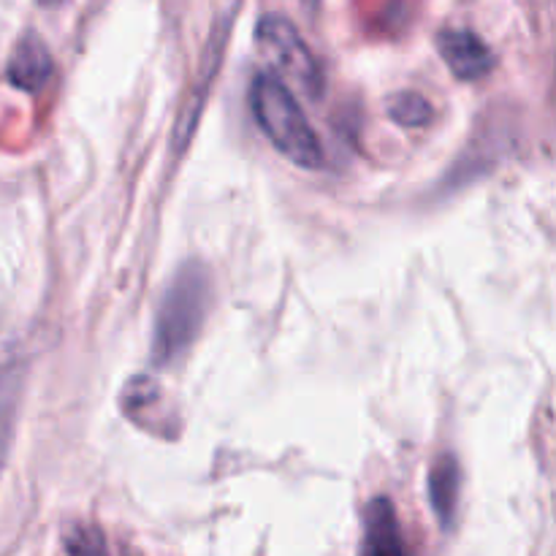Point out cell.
<instances>
[{"label": "cell", "instance_id": "cell-1", "mask_svg": "<svg viewBox=\"0 0 556 556\" xmlns=\"http://www.w3.org/2000/svg\"><path fill=\"white\" fill-rule=\"evenodd\" d=\"M212 275L201 261H185L163 291L155 313L152 362L157 367L174 364L188 353L210 315Z\"/></svg>", "mask_w": 556, "mask_h": 556}, {"label": "cell", "instance_id": "cell-2", "mask_svg": "<svg viewBox=\"0 0 556 556\" xmlns=\"http://www.w3.org/2000/svg\"><path fill=\"white\" fill-rule=\"evenodd\" d=\"M250 109L258 128L280 155L302 168L324 166V144L282 76L271 71L255 74L250 81Z\"/></svg>", "mask_w": 556, "mask_h": 556}, {"label": "cell", "instance_id": "cell-3", "mask_svg": "<svg viewBox=\"0 0 556 556\" xmlns=\"http://www.w3.org/2000/svg\"><path fill=\"white\" fill-rule=\"evenodd\" d=\"M255 41H258L261 52L266 54L271 65L280 71L286 79L296 81L304 92L318 96L320 90V68L315 63L313 52L299 36L293 22L282 14H264L255 25Z\"/></svg>", "mask_w": 556, "mask_h": 556}, {"label": "cell", "instance_id": "cell-4", "mask_svg": "<svg viewBox=\"0 0 556 556\" xmlns=\"http://www.w3.org/2000/svg\"><path fill=\"white\" fill-rule=\"evenodd\" d=\"M438 49L459 79H481L494 68V52L467 27H448L440 33Z\"/></svg>", "mask_w": 556, "mask_h": 556}, {"label": "cell", "instance_id": "cell-5", "mask_svg": "<svg viewBox=\"0 0 556 556\" xmlns=\"http://www.w3.org/2000/svg\"><path fill=\"white\" fill-rule=\"evenodd\" d=\"M358 556H407L400 519L389 497H375L364 510V532Z\"/></svg>", "mask_w": 556, "mask_h": 556}, {"label": "cell", "instance_id": "cell-6", "mask_svg": "<svg viewBox=\"0 0 556 556\" xmlns=\"http://www.w3.org/2000/svg\"><path fill=\"white\" fill-rule=\"evenodd\" d=\"M5 76L20 90H41L52 76V54H49L47 43L36 33H25L16 41L14 52L9 58V68Z\"/></svg>", "mask_w": 556, "mask_h": 556}, {"label": "cell", "instance_id": "cell-7", "mask_svg": "<svg viewBox=\"0 0 556 556\" xmlns=\"http://www.w3.org/2000/svg\"><path fill=\"white\" fill-rule=\"evenodd\" d=\"M462 492V467L456 456L443 454L429 470V500L438 514L440 525L448 527L451 519L456 516V505H459Z\"/></svg>", "mask_w": 556, "mask_h": 556}, {"label": "cell", "instance_id": "cell-8", "mask_svg": "<svg viewBox=\"0 0 556 556\" xmlns=\"http://www.w3.org/2000/svg\"><path fill=\"white\" fill-rule=\"evenodd\" d=\"M389 112L396 123L410 125V128L427 125L429 117H432V106H429L427 98L418 96V92H400V96H394L391 98Z\"/></svg>", "mask_w": 556, "mask_h": 556}, {"label": "cell", "instance_id": "cell-9", "mask_svg": "<svg viewBox=\"0 0 556 556\" xmlns=\"http://www.w3.org/2000/svg\"><path fill=\"white\" fill-rule=\"evenodd\" d=\"M65 548H68V556H109L101 532L92 530V527L71 530L65 538Z\"/></svg>", "mask_w": 556, "mask_h": 556}, {"label": "cell", "instance_id": "cell-10", "mask_svg": "<svg viewBox=\"0 0 556 556\" xmlns=\"http://www.w3.org/2000/svg\"><path fill=\"white\" fill-rule=\"evenodd\" d=\"M5 407H0V459H3V448L5 440H9V416H5Z\"/></svg>", "mask_w": 556, "mask_h": 556}]
</instances>
